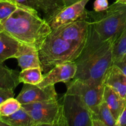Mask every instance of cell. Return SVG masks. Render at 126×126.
<instances>
[{"instance_id":"cell-1","label":"cell","mask_w":126,"mask_h":126,"mask_svg":"<svg viewBox=\"0 0 126 126\" xmlns=\"http://www.w3.org/2000/svg\"><path fill=\"white\" fill-rule=\"evenodd\" d=\"M113 43L111 39H102L89 22L85 45L75 60L77 71L73 79L97 84H104L106 73L113 65Z\"/></svg>"},{"instance_id":"cell-2","label":"cell","mask_w":126,"mask_h":126,"mask_svg":"<svg viewBox=\"0 0 126 126\" xmlns=\"http://www.w3.org/2000/svg\"><path fill=\"white\" fill-rule=\"evenodd\" d=\"M1 24L3 31L14 39L38 50L52 31L49 23L36 10L20 4Z\"/></svg>"},{"instance_id":"cell-3","label":"cell","mask_w":126,"mask_h":126,"mask_svg":"<svg viewBox=\"0 0 126 126\" xmlns=\"http://www.w3.org/2000/svg\"><path fill=\"white\" fill-rule=\"evenodd\" d=\"M85 43L66 40L51 32L39 50L43 72L47 73L59 64L75 62L81 54Z\"/></svg>"},{"instance_id":"cell-4","label":"cell","mask_w":126,"mask_h":126,"mask_svg":"<svg viewBox=\"0 0 126 126\" xmlns=\"http://www.w3.org/2000/svg\"><path fill=\"white\" fill-rule=\"evenodd\" d=\"M87 20L102 39L114 42L126 25V4L116 1L103 11H87Z\"/></svg>"},{"instance_id":"cell-5","label":"cell","mask_w":126,"mask_h":126,"mask_svg":"<svg viewBox=\"0 0 126 126\" xmlns=\"http://www.w3.org/2000/svg\"><path fill=\"white\" fill-rule=\"evenodd\" d=\"M28 112L32 126H68L63 106L58 100L22 104Z\"/></svg>"},{"instance_id":"cell-6","label":"cell","mask_w":126,"mask_h":126,"mask_svg":"<svg viewBox=\"0 0 126 126\" xmlns=\"http://www.w3.org/2000/svg\"><path fill=\"white\" fill-rule=\"evenodd\" d=\"M65 84L66 94L79 96L90 108L91 113L103 101L104 84H97L79 79H72Z\"/></svg>"},{"instance_id":"cell-7","label":"cell","mask_w":126,"mask_h":126,"mask_svg":"<svg viewBox=\"0 0 126 126\" xmlns=\"http://www.w3.org/2000/svg\"><path fill=\"white\" fill-rule=\"evenodd\" d=\"M62 105L68 126H92V113L79 96L65 93Z\"/></svg>"},{"instance_id":"cell-8","label":"cell","mask_w":126,"mask_h":126,"mask_svg":"<svg viewBox=\"0 0 126 126\" xmlns=\"http://www.w3.org/2000/svg\"><path fill=\"white\" fill-rule=\"evenodd\" d=\"M89 1L79 0L66 6L49 23L52 30H55L82 18L87 19V11L86 9V6Z\"/></svg>"},{"instance_id":"cell-9","label":"cell","mask_w":126,"mask_h":126,"mask_svg":"<svg viewBox=\"0 0 126 126\" xmlns=\"http://www.w3.org/2000/svg\"><path fill=\"white\" fill-rule=\"evenodd\" d=\"M54 86L55 85H50L41 87L37 85L23 84L22 89L16 98L22 105L57 100L58 95Z\"/></svg>"},{"instance_id":"cell-10","label":"cell","mask_w":126,"mask_h":126,"mask_svg":"<svg viewBox=\"0 0 126 126\" xmlns=\"http://www.w3.org/2000/svg\"><path fill=\"white\" fill-rule=\"evenodd\" d=\"M12 1L17 4L36 10L39 16L48 23L66 7L63 0H12Z\"/></svg>"},{"instance_id":"cell-11","label":"cell","mask_w":126,"mask_h":126,"mask_svg":"<svg viewBox=\"0 0 126 126\" xmlns=\"http://www.w3.org/2000/svg\"><path fill=\"white\" fill-rule=\"evenodd\" d=\"M76 71L77 66L75 62L59 64L46 73L44 75L43 81L37 86L44 87L59 82L65 83L75 78Z\"/></svg>"},{"instance_id":"cell-12","label":"cell","mask_w":126,"mask_h":126,"mask_svg":"<svg viewBox=\"0 0 126 126\" xmlns=\"http://www.w3.org/2000/svg\"><path fill=\"white\" fill-rule=\"evenodd\" d=\"M89 26V22L88 20L82 18L52 30V33L66 40L76 43H85L87 38Z\"/></svg>"},{"instance_id":"cell-13","label":"cell","mask_w":126,"mask_h":126,"mask_svg":"<svg viewBox=\"0 0 126 126\" xmlns=\"http://www.w3.org/2000/svg\"><path fill=\"white\" fill-rule=\"evenodd\" d=\"M17 59L18 66L22 70L31 68L41 67L39 50L34 47L20 44L18 50L14 56Z\"/></svg>"},{"instance_id":"cell-14","label":"cell","mask_w":126,"mask_h":126,"mask_svg":"<svg viewBox=\"0 0 126 126\" xmlns=\"http://www.w3.org/2000/svg\"><path fill=\"white\" fill-rule=\"evenodd\" d=\"M103 82L123 98H126V75L118 66L113 64L110 67L106 73Z\"/></svg>"},{"instance_id":"cell-15","label":"cell","mask_w":126,"mask_h":126,"mask_svg":"<svg viewBox=\"0 0 126 126\" xmlns=\"http://www.w3.org/2000/svg\"><path fill=\"white\" fill-rule=\"evenodd\" d=\"M103 101L107 103L114 118L117 120L125 108L126 98H123L111 87L104 84Z\"/></svg>"},{"instance_id":"cell-16","label":"cell","mask_w":126,"mask_h":126,"mask_svg":"<svg viewBox=\"0 0 126 126\" xmlns=\"http://www.w3.org/2000/svg\"><path fill=\"white\" fill-rule=\"evenodd\" d=\"M21 43L17 41L7 33L2 31L0 33V63L14 58Z\"/></svg>"},{"instance_id":"cell-17","label":"cell","mask_w":126,"mask_h":126,"mask_svg":"<svg viewBox=\"0 0 126 126\" xmlns=\"http://www.w3.org/2000/svg\"><path fill=\"white\" fill-rule=\"evenodd\" d=\"M19 73L0 63V88L14 90L20 83Z\"/></svg>"},{"instance_id":"cell-18","label":"cell","mask_w":126,"mask_h":126,"mask_svg":"<svg viewBox=\"0 0 126 126\" xmlns=\"http://www.w3.org/2000/svg\"><path fill=\"white\" fill-rule=\"evenodd\" d=\"M0 121L9 126H32L31 116L23 107L11 115L0 117Z\"/></svg>"},{"instance_id":"cell-19","label":"cell","mask_w":126,"mask_h":126,"mask_svg":"<svg viewBox=\"0 0 126 126\" xmlns=\"http://www.w3.org/2000/svg\"><path fill=\"white\" fill-rule=\"evenodd\" d=\"M102 121L106 126H115L116 120L107 103L102 101L95 110L92 111V119Z\"/></svg>"},{"instance_id":"cell-20","label":"cell","mask_w":126,"mask_h":126,"mask_svg":"<svg viewBox=\"0 0 126 126\" xmlns=\"http://www.w3.org/2000/svg\"><path fill=\"white\" fill-rule=\"evenodd\" d=\"M42 72L43 71L41 67L22 70L19 73L20 82L38 85L43 81L44 78V75H42Z\"/></svg>"},{"instance_id":"cell-21","label":"cell","mask_w":126,"mask_h":126,"mask_svg":"<svg viewBox=\"0 0 126 126\" xmlns=\"http://www.w3.org/2000/svg\"><path fill=\"white\" fill-rule=\"evenodd\" d=\"M126 56V25L113 45V64Z\"/></svg>"},{"instance_id":"cell-22","label":"cell","mask_w":126,"mask_h":126,"mask_svg":"<svg viewBox=\"0 0 126 126\" xmlns=\"http://www.w3.org/2000/svg\"><path fill=\"white\" fill-rule=\"evenodd\" d=\"M22 107L20 102L14 97L8 98L0 104V117L8 116Z\"/></svg>"},{"instance_id":"cell-23","label":"cell","mask_w":126,"mask_h":126,"mask_svg":"<svg viewBox=\"0 0 126 126\" xmlns=\"http://www.w3.org/2000/svg\"><path fill=\"white\" fill-rule=\"evenodd\" d=\"M18 7V4L12 1H0V23L8 18Z\"/></svg>"},{"instance_id":"cell-24","label":"cell","mask_w":126,"mask_h":126,"mask_svg":"<svg viewBox=\"0 0 126 126\" xmlns=\"http://www.w3.org/2000/svg\"><path fill=\"white\" fill-rule=\"evenodd\" d=\"M109 7L108 0H95L94 3V11L101 12L107 9Z\"/></svg>"},{"instance_id":"cell-25","label":"cell","mask_w":126,"mask_h":126,"mask_svg":"<svg viewBox=\"0 0 126 126\" xmlns=\"http://www.w3.org/2000/svg\"><path fill=\"white\" fill-rule=\"evenodd\" d=\"M14 97V90L0 88V104L8 98Z\"/></svg>"},{"instance_id":"cell-26","label":"cell","mask_w":126,"mask_h":126,"mask_svg":"<svg viewBox=\"0 0 126 126\" xmlns=\"http://www.w3.org/2000/svg\"><path fill=\"white\" fill-rule=\"evenodd\" d=\"M115 126H126V105L123 112L116 120Z\"/></svg>"},{"instance_id":"cell-27","label":"cell","mask_w":126,"mask_h":126,"mask_svg":"<svg viewBox=\"0 0 126 126\" xmlns=\"http://www.w3.org/2000/svg\"><path fill=\"white\" fill-rule=\"evenodd\" d=\"M114 65L118 66L121 70V71L126 75V56L124 57L122 59H121L119 61L115 63Z\"/></svg>"},{"instance_id":"cell-28","label":"cell","mask_w":126,"mask_h":126,"mask_svg":"<svg viewBox=\"0 0 126 126\" xmlns=\"http://www.w3.org/2000/svg\"><path fill=\"white\" fill-rule=\"evenodd\" d=\"M92 126H106L105 124L98 119H92Z\"/></svg>"},{"instance_id":"cell-29","label":"cell","mask_w":126,"mask_h":126,"mask_svg":"<svg viewBox=\"0 0 126 126\" xmlns=\"http://www.w3.org/2000/svg\"><path fill=\"white\" fill-rule=\"evenodd\" d=\"M63 1L65 2L66 6H68L69 5H71L72 4L75 3V2H77V1H79V0H63Z\"/></svg>"},{"instance_id":"cell-30","label":"cell","mask_w":126,"mask_h":126,"mask_svg":"<svg viewBox=\"0 0 126 126\" xmlns=\"http://www.w3.org/2000/svg\"><path fill=\"white\" fill-rule=\"evenodd\" d=\"M116 1H120V2H123V3H125V4H126V0H116Z\"/></svg>"},{"instance_id":"cell-31","label":"cell","mask_w":126,"mask_h":126,"mask_svg":"<svg viewBox=\"0 0 126 126\" xmlns=\"http://www.w3.org/2000/svg\"><path fill=\"white\" fill-rule=\"evenodd\" d=\"M3 31V30H2V26H1V24L0 23V33H1V32H2Z\"/></svg>"},{"instance_id":"cell-32","label":"cell","mask_w":126,"mask_h":126,"mask_svg":"<svg viewBox=\"0 0 126 126\" xmlns=\"http://www.w3.org/2000/svg\"><path fill=\"white\" fill-rule=\"evenodd\" d=\"M0 1H4V0H0ZM9 1H12V0H9Z\"/></svg>"}]
</instances>
